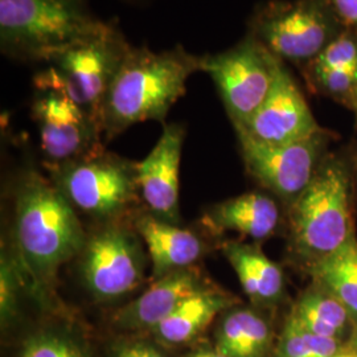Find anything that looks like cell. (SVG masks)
Here are the masks:
<instances>
[{
    "label": "cell",
    "instance_id": "cell-1",
    "mask_svg": "<svg viewBox=\"0 0 357 357\" xmlns=\"http://www.w3.org/2000/svg\"><path fill=\"white\" fill-rule=\"evenodd\" d=\"M13 237L26 290L50 310L59 270L81 255L88 236L64 193L35 169L16 183Z\"/></svg>",
    "mask_w": 357,
    "mask_h": 357
},
{
    "label": "cell",
    "instance_id": "cell-2",
    "mask_svg": "<svg viewBox=\"0 0 357 357\" xmlns=\"http://www.w3.org/2000/svg\"><path fill=\"white\" fill-rule=\"evenodd\" d=\"M197 72H202V56L181 45L159 52L131 45L103 100V141H113L137 123L163 122Z\"/></svg>",
    "mask_w": 357,
    "mask_h": 357
},
{
    "label": "cell",
    "instance_id": "cell-3",
    "mask_svg": "<svg viewBox=\"0 0 357 357\" xmlns=\"http://www.w3.org/2000/svg\"><path fill=\"white\" fill-rule=\"evenodd\" d=\"M112 26L88 0H0V51L19 64H45Z\"/></svg>",
    "mask_w": 357,
    "mask_h": 357
},
{
    "label": "cell",
    "instance_id": "cell-4",
    "mask_svg": "<svg viewBox=\"0 0 357 357\" xmlns=\"http://www.w3.org/2000/svg\"><path fill=\"white\" fill-rule=\"evenodd\" d=\"M352 159L327 153L317 174L289 211L294 253L308 268L333 255L354 237Z\"/></svg>",
    "mask_w": 357,
    "mask_h": 357
},
{
    "label": "cell",
    "instance_id": "cell-5",
    "mask_svg": "<svg viewBox=\"0 0 357 357\" xmlns=\"http://www.w3.org/2000/svg\"><path fill=\"white\" fill-rule=\"evenodd\" d=\"M347 28L330 0H266L255 6L248 20V33L298 69L315 60Z\"/></svg>",
    "mask_w": 357,
    "mask_h": 357
},
{
    "label": "cell",
    "instance_id": "cell-6",
    "mask_svg": "<svg viewBox=\"0 0 357 357\" xmlns=\"http://www.w3.org/2000/svg\"><path fill=\"white\" fill-rule=\"evenodd\" d=\"M130 48L128 38L113 23L101 35L54 54L33 76L35 90L64 94L100 123L105 96Z\"/></svg>",
    "mask_w": 357,
    "mask_h": 357
},
{
    "label": "cell",
    "instance_id": "cell-7",
    "mask_svg": "<svg viewBox=\"0 0 357 357\" xmlns=\"http://www.w3.org/2000/svg\"><path fill=\"white\" fill-rule=\"evenodd\" d=\"M45 167L68 202L85 215L110 222L137 203V162L105 149L69 163Z\"/></svg>",
    "mask_w": 357,
    "mask_h": 357
},
{
    "label": "cell",
    "instance_id": "cell-8",
    "mask_svg": "<svg viewBox=\"0 0 357 357\" xmlns=\"http://www.w3.org/2000/svg\"><path fill=\"white\" fill-rule=\"evenodd\" d=\"M281 64L248 32L228 50L202 56V72L212 78L233 128L243 126L265 101Z\"/></svg>",
    "mask_w": 357,
    "mask_h": 357
},
{
    "label": "cell",
    "instance_id": "cell-9",
    "mask_svg": "<svg viewBox=\"0 0 357 357\" xmlns=\"http://www.w3.org/2000/svg\"><path fill=\"white\" fill-rule=\"evenodd\" d=\"M79 273L85 289L100 303L119 301L144 282L146 257L138 231L110 221L86 238Z\"/></svg>",
    "mask_w": 357,
    "mask_h": 357
},
{
    "label": "cell",
    "instance_id": "cell-10",
    "mask_svg": "<svg viewBox=\"0 0 357 357\" xmlns=\"http://www.w3.org/2000/svg\"><path fill=\"white\" fill-rule=\"evenodd\" d=\"M236 134L248 174L289 203L308 187L333 138L326 128L303 141L283 144L257 141L241 131Z\"/></svg>",
    "mask_w": 357,
    "mask_h": 357
},
{
    "label": "cell",
    "instance_id": "cell-11",
    "mask_svg": "<svg viewBox=\"0 0 357 357\" xmlns=\"http://www.w3.org/2000/svg\"><path fill=\"white\" fill-rule=\"evenodd\" d=\"M45 166H59L103 149L100 123L73 100L52 90H36L31 105Z\"/></svg>",
    "mask_w": 357,
    "mask_h": 357
},
{
    "label": "cell",
    "instance_id": "cell-12",
    "mask_svg": "<svg viewBox=\"0 0 357 357\" xmlns=\"http://www.w3.org/2000/svg\"><path fill=\"white\" fill-rule=\"evenodd\" d=\"M257 141L283 144L303 141L323 130L289 66L282 63L268 97L250 119L234 128Z\"/></svg>",
    "mask_w": 357,
    "mask_h": 357
},
{
    "label": "cell",
    "instance_id": "cell-13",
    "mask_svg": "<svg viewBox=\"0 0 357 357\" xmlns=\"http://www.w3.org/2000/svg\"><path fill=\"white\" fill-rule=\"evenodd\" d=\"M185 128L167 123L150 153L137 162V183L142 199L153 216L178 225V175Z\"/></svg>",
    "mask_w": 357,
    "mask_h": 357
},
{
    "label": "cell",
    "instance_id": "cell-14",
    "mask_svg": "<svg viewBox=\"0 0 357 357\" xmlns=\"http://www.w3.org/2000/svg\"><path fill=\"white\" fill-rule=\"evenodd\" d=\"M211 283L196 268H181L153 281L141 296L116 310L110 323L115 333H149L171 317L192 295Z\"/></svg>",
    "mask_w": 357,
    "mask_h": 357
},
{
    "label": "cell",
    "instance_id": "cell-15",
    "mask_svg": "<svg viewBox=\"0 0 357 357\" xmlns=\"http://www.w3.org/2000/svg\"><path fill=\"white\" fill-rule=\"evenodd\" d=\"M299 70L308 89L349 109L357 122V31L347 28L326 51Z\"/></svg>",
    "mask_w": 357,
    "mask_h": 357
},
{
    "label": "cell",
    "instance_id": "cell-16",
    "mask_svg": "<svg viewBox=\"0 0 357 357\" xmlns=\"http://www.w3.org/2000/svg\"><path fill=\"white\" fill-rule=\"evenodd\" d=\"M238 303L234 295L211 284L192 295L147 335L171 351L191 347L202 340L205 331L224 311Z\"/></svg>",
    "mask_w": 357,
    "mask_h": 357
},
{
    "label": "cell",
    "instance_id": "cell-17",
    "mask_svg": "<svg viewBox=\"0 0 357 357\" xmlns=\"http://www.w3.org/2000/svg\"><path fill=\"white\" fill-rule=\"evenodd\" d=\"M135 230L144 240L153 261V281L172 271L192 268L204 255L205 243L196 233L153 213L138 217Z\"/></svg>",
    "mask_w": 357,
    "mask_h": 357
},
{
    "label": "cell",
    "instance_id": "cell-18",
    "mask_svg": "<svg viewBox=\"0 0 357 357\" xmlns=\"http://www.w3.org/2000/svg\"><path fill=\"white\" fill-rule=\"evenodd\" d=\"M281 212L277 203L264 193L252 192L211 206L203 225L212 234L238 231L255 241L271 237L280 227Z\"/></svg>",
    "mask_w": 357,
    "mask_h": 357
},
{
    "label": "cell",
    "instance_id": "cell-19",
    "mask_svg": "<svg viewBox=\"0 0 357 357\" xmlns=\"http://www.w3.org/2000/svg\"><path fill=\"white\" fill-rule=\"evenodd\" d=\"M221 252L234 268L243 293L257 308H273L284 299L283 270L262 252L258 245L225 241Z\"/></svg>",
    "mask_w": 357,
    "mask_h": 357
},
{
    "label": "cell",
    "instance_id": "cell-20",
    "mask_svg": "<svg viewBox=\"0 0 357 357\" xmlns=\"http://www.w3.org/2000/svg\"><path fill=\"white\" fill-rule=\"evenodd\" d=\"M277 339L259 308L236 305L224 311L213 332V345L228 357H274Z\"/></svg>",
    "mask_w": 357,
    "mask_h": 357
},
{
    "label": "cell",
    "instance_id": "cell-21",
    "mask_svg": "<svg viewBox=\"0 0 357 357\" xmlns=\"http://www.w3.org/2000/svg\"><path fill=\"white\" fill-rule=\"evenodd\" d=\"M307 331L344 343L354 331L355 321L344 305L331 293L312 283L301 294L289 314Z\"/></svg>",
    "mask_w": 357,
    "mask_h": 357
},
{
    "label": "cell",
    "instance_id": "cell-22",
    "mask_svg": "<svg viewBox=\"0 0 357 357\" xmlns=\"http://www.w3.org/2000/svg\"><path fill=\"white\" fill-rule=\"evenodd\" d=\"M312 283L331 293L357 323V238L354 237L333 255L306 268Z\"/></svg>",
    "mask_w": 357,
    "mask_h": 357
},
{
    "label": "cell",
    "instance_id": "cell-23",
    "mask_svg": "<svg viewBox=\"0 0 357 357\" xmlns=\"http://www.w3.org/2000/svg\"><path fill=\"white\" fill-rule=\"evenodd\" d=\"M16 357H93L86 340L68 326H44L28 332Z\"/></svg>",
    "mask_w": 357,
    "mask_h": 357
},
{
    "label": "cell",
    "instance_id": "cell-24",
    "mask_svg": "<svg viewBox=\"0 0 357 357\" xmlns=\"http://www.w3.org/2000/svg\"><path fill=\"white\" fill-rule=\"evenodd\" d=\"M343 351H345L343 342L307 331L289 315L281 335L277 337L274 357H335Z\"/></svg>",
    "mask_w": 357,
    "mask_h": 357
},
{
    "label": "cell",
    "instance_id": "cell-25",
    "mask_svg": "<svg viewBox=\"0 0 357 357\" xmlns=\"http://www.w3.org/2000/svg\"><path fill=\"white\" fill-rule=\"evenodd\" d=\"M24 280L13 252L3 250L0 258V326L8 333L20 318V293Z\"/></svg>",
    "mask_w": 357,
    "mask_h": 357
},
{
    "label": "cell",
    "instance_id": "cell-26",
    "mask_svg": "<svg viewBox=\"0 0 357 357\" xmlns=\"http://www.w3.org/2000/svg\"><path fill=\"white\" fill-rule=\"evenodd\" d=\"M169 351L147 333H115L105 345V357H174Z\"/></svg>",
    "mask_w": 357,
    "mask_h": 357
},
{
    "label": "cell",
    "instance_id": "cell-27",
    "mask_svg": "<svg viewBox=\"0 0 357 357\" xmlns=\"http://www.w3.org/2000/svg\"><path fill=\"white\" fill-rule=\"evenodd\" d=\"M345 26L357 31V0H330Z\"/></svg>",
    "mask_w": 357,
    "mask_h": 357
},
{
    "label": "cell",
    "instance_id": "cell-28",
    "mask_svg": "<svg viewBox=\"0 0 357 357\" xmlns=\"http://www.w3.org/2000/svg\"><path fill=\"white\" fill-rule=\"evenodd\" d=\"M190 351L181 357H228L222 355L213 343L197 342L196 344L188 347Z\"/></svg>",
    "mask_w": 357,
    "mask_h": 357
},
{
    "label": "cell",
    "instance_id": "cell-29",
    "mask_svg": "<svg viewBox=\"0 0 357 357\" xmlns=\"http://www.w3.org/2000/svg\"><path fill=\"white\" fill-rule=\"evenodd\" d=\"M345 351L357 354V323L355 324V327H354V331L351 333L349 339L345 343Z\"/></svg>",
    "mask_w": 357,
    "mask_h": 357
},
{
    "label": "cell",
    "instance_id": "cell-30",
    "mask_svg": "<svg viewBox=\"0 0 357 357\" xmlns=\"http://www.w3.org/2000/svg\"><path fill=\"white\" fill-rule=\"evenodd\" d=\"M351 159H352V169H354V172H355V178H356L357 181V144L356 147H355V150H354L352 156H351Z\"/></svg>",
    "mask_w": 357,
    "mask_h": 357
},
{
    "label": "cell",
    "instance_id": "cell-31",
    "mask_svg": "<svg viewBox=\"0 0 357 357\" xmlns=\"http://www.w3.org/2000/svg\"><path fill=\"white\" fill-rule=\"evenodd\" d=\"M335 357H357V354H354V352H349V351H343L342 354H339L337 356Z\"/></svg>",
    "mask_w": 357,
    "mask_h": 357
},
{
    "label": "cell",
    "instance_id": "cell-32",
    "mask_svg": "<svg viewBox=\"0 0 357 357\" xmlns=\"http://www.w3.org/2000/svg\"><path fill=\"white\" fill-rule=\"evenodd\" d=\"M122 1H126V3H130V4H144L149 0H122Z\"/></svg>",
    "mask_w": 357,
    "mask_h": 357
}]
</instances>
